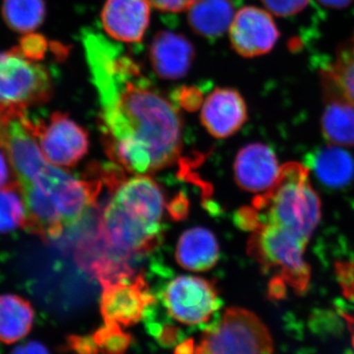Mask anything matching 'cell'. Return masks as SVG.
I'll use <instances>...</instances> for the list:
<instances>
[{"mask_svg": "<svg viewBox=\"0 0 354 354\" xmlns=\"http://www.w3.org/2000/svg\"><path fill=\"white\" fill-rule=\"evenodd\" d=\"M81 39L109 157L137 176L174 165L183 151V120L176 106L120 44L90 29Z\"/></svg>", "mask_w": 354, "mask_h": 354, "instance_id": "6da1fadb", "label": "cell"}, {"mask_svg": "<svg viewBox=\"0 0 354 354\" xmlns=\"http://www.w3.org/2000/svg\"><path fill=\"white\" fill-rule=\"evenodd\" d=\"M104 207L95 234L113 252L133 261L151 252L162 239L165 201L148 176L123 179Z\"/></svg>", "mask_w": 354, "mask_h": 354, "instance_id": "7a4b0ae2", "label": "cell"}, {"mask_svg": "<svg viewBox=\"0 0 354 354\" xmlns=\"http://www.w3.org/2000/svg\"><path fill=\"white\" fill-rule=\"evenodd\" d=\"M320 220L321 202L310 183L309 169L298 162L283 165L272 188L235 218L239 227L250 232L265 223L291 230L308 241Z\"/></svg>", "mask_w": 354, "mask_h": 354, "instance_id": "3957f363", "label": "cell"}, {"mask_svg": "<svg viewBox=\"0 0 354 354\" xmlns=\"http://www.w3.org/2000/svg\"><path fill=\"white\" fill-rule=\"evenodd\" d=\"M247 252L265 272H276L274 290L286 285L304 292L311 270L304 259L308 241L286 228L272 225H257L251 230Z\"/></svg>", "mask_w": 354, "mask_h": 354, "instance_id": "277c9868", "label": "cell"}, {"mask_svg": "<svg viewBox=\"0 0 354 354\" xmlns=\"http://www.w3.org/2000/svg\"><path fill=\"white\" fill-rule=\"evenodd\" d=\"M53 91L48 70L26 57L19 46L0 51V102L28 109L50 101Z\"/></svg>", "mask_w": 354, "mask_h": 354, "instance_id": "5b68a950", "label": "cell"}, {"mask_svg": "<svg viewBox=\"0 0 354 354\" xmlns=\"http://www.w3.org/2000/svg\"><path fill=\"white\" fill-rule=\"evenodd\" d=\"M162 300L167 314L187 326L211 322L223 304L213 281L193 276L172 279L162 291Z\"/></svg>", "mask_w": 354, "mask_h": 354, "instance_id": "8992f818", "label": "cell"}, {"mask_svg": "<svg viewBox=\"0 0 354 354\" xmlns=\"http://www.w3.org/2000/svg\"><path fill=\"white\" fill-rule=\"evenodd\" d=\"M34 131L44 157L57 167H75L88 153L87 131L67 114L55 113L48 122L34 123Z\"/></svg>", "mask_w": 354, "mask_h": 354, "instance_id": "52a82bcc", "label": "cell"}, {"mask_svg": "<svg viewBox=\"0 0 354 354\" xmlns=\"http://www.w3.org/2000/svg\"><path fill=\"white\" fill-rule=\"evenodd\" d=\"M155 304L145 276L139 272L131 279L102 286L100 308L104 323L127 328L139 323Z\"/></svg>", "mask_w": 354, "mask_h": 354, "instance_id": "ba28073f", "label": "cell"}, {"mask_svg": "<svg viewBox=\"0 0 354 354\" xmlns=\"http://www.w3.org/2000/svg\"><path fill=\"white\" fill-rule=\"evenodd\" d=\"M234 50L244 57H256L270 53L279 38L271 14L263 9L247 6L237 12L230 28Z\"/></svg>", "mask_w": 354, "mask_h": 354, "instance_id": "9c48e42d", "label": "cell"}, {"mask_svg": "<svg viewBox=\"0 0 354 354\" xmlns=\"http://www.w3.org/2000/svg\"><path fill=\"white\" fill-rule=\"evenodd\" d=\"M247 118L246 102L235 88H216L203 104L202 124L218 139L234 135L243 127Z\"/></svg>", "mask_w": 354, "mask_h": 354, "instance_id": "30bf717a", "label": "cell"}, {"mask_svg": "<svg viewBox=\"0 0 354 354\" xmlns=\"http://www.w3.org/2000/svg\"><path fill=\"white\" fill-rule=\"evenodd\" d=\"M281 169L278 158L269 146L249 144L235 158V181L241 189L264 193L278 180Z\"/></svg>", "mask_w": 354, "mask_h": 354, "instance_id": "8fae6325", "label": "cell"}, {"mask_svg": "<svg viewBox=\"0 0 354 354\" xmlns=\"http://www.w3.org/2000/svg\"><path fill=\"white\" fill-rule=\"evenodd\" d=\"M195 354H272L264 339L243 324L223 321L207 329Z\"/></svg>", "mask_w": 354, "mask_h": 354, "instance_id": "7c38bea8", "label": "cell"}, {"mask_svg": "<svg viewBox=\"0 0 354 354\" xmlns=\"http://www.w3.org/2000/svg\"><path fill=\"white\" fill-rule=\"evenodd\" d=\"M104 31L124 43H139L150 22L148 0H106L102 12Z\"/></svg>", "mask_w": 354, "mask_h": 354, "instance_id": "4fadbf2b", "label": "cell"}, {"mask_svg": "<svg viewBox=\"0 0 354 354\" xmlns=\"http://www.w3.org/2000/svg\"><path fill=\"white\" fill-rule=\"evenodd\" d=\"M194 48L183 35L169 31L158 32L150 48V60L153 69L160 78L177 80L187 74L193 58Z\"/></svg>", "mask_w": 354, "mask_h": 354, "instance_id": "5bb4252c", "label": "cell"}, {"mask_svg": "<svg viewBox=\"0 0 354 354\" xmlns=\"http://www.w3.org/2000/svg\"><path fill=\"white\" fill-rule=\"evenodd\" d=\"M220 258V246L211 230L192 227L179 237L176 259L179 266L193 272L209 271Z\"/></svg>", "mask_w": 354, "mask_h": 354, "instance_id": "9a60e30c", "label": "cell"}, {"mask_svg": "<svg viewBox=\"0 0 354 354\" xmlns=\"http://www.w3.org/2000/svg\"><path fill=\"white\" fill-rule=\"evenodd\" d=\"M324 79L326 108L322 118L324 137L339 146H354V104Z\"/></svg>", "mask_w": 354, "mask_h": 354, "instance_id": "2e32d148", "label": "cell"}, {"mask_svg": "<svg viewBox=\"0 0 354 354\" xmlns=\"http://www.w3.org/2000/svg\"><path fill=\"white\" fill-rule=\"evenodd\" d=\"M230 0H198L190 7L188 22L193 31L208 39H216L230 29L234 19Z\"/></svg>", "mask_w": 354, "mask_h": 354, "instance_id": "e0dca14e", "label": "cell"}, {"mask_svg": "<svg viewBox=\"0 0 354 354\" xmlns=\"http://www.w3.org/2000/svg\"><path fill=\"white\" fill-rule=\"evenodd\" d=\"M35 311L31 304L15 295L0 297V342L11 344L31 332Z\"/></svg>", "mask_w": 354, "mask_h": 354, "instance_id": "ac0fdd59", "label": "cell"}, {"mask_svg": "<svg viewBox=\"0 0 354 354\" xmlns=\"http://www.w3.org/2000/svg\"><path fill=\"white\" fill-rule=\"evenodd\" d=\"M311 165L319 180L330 188H341L354 177V160L339 147L319 150L311 158Z\"/></svg>", "mask_w": 354, "mask_h": 354, "instance_id": "d6986e66", "label": "cell"}, {"mask_svg": "<svg viewBox=\"0 0 354 354\" xmlns=\"http://www.w3.org/2000/svg\"><path fill=\"white\" fill-rule=\"evenodd\" d=\"M1 13L12 31L27 34L43 24L46 4L44 0H3Z\"/></svg>", "mask_w": 354, "mask_h": 354, "instance_id": "ffe728a7", "label": "cell"}, {"mask_svg": "<svg viewBox=\"0 0 354 354\" xmlns=\"http://www.w3.org/2000/svg\"><path fill=\"white\" fill-rule=\"evenodd\" d=\"M26 205L17 180L0 189V234L24 227Z\"/></svg>", "mask_w": 354, "mask_h": 354, "instance_id": "44dd1931", "label": "cell"}, {"mask_svg": "<svg viewBox=\"0 0 354 354\" xmlns=\"http://www.w3.org/2000/svg\"><path fill=\"white\" fill-rule=\"evenodd\" d=\"M323 78L329 80L337 90L354 104V51L342 50L329 68L323 71Z\"/></svg>", "mask_w": 354, "mask_h": 354, "instance_id": "7402d4cb", "label": "cell"}, {"mask_svg": "<svg viewBox=\"0 0 354 354\" xmlns=\"http://www.w3.org/2000/svg\"><path fill=\"white\" fill-rule=\"evenodd\" d=\"M92 335L102 354H125L132 342L131 335L113 323H104Z\"/></svg>", "mask_w": 354, "mask_h": 354, "instance_id": "603a6c76", "label": "cell"}, {"mask_svg": "<svg viewBox=\"0 0 354 354\" xmlns=\"http://www.w3.org/2000/svg\"><path fill=\"white\" fill-rule=\"evenodd\" d=\"M19 48L26 57L32 62H38L46 55L48 50V41L41 35H26L21 39Z\"/></svg>", "mask_w": 354, "mask_h": 354, "instance_id": "cb8c5ba5", "label": "cell"}, {"mask_svg": "<svg viewBox=\"0 0 354 354\" xmlns=\"http://www.w3.org/2000/svg\"><path fill=\"white\" fill-rule=\"evenodd\" d=\"M270 12L279 17H288L304 10L309 0H262Z\"/></svg>", "mask_w": 354, "mask_h": 354, "instance_id": "d4e9b609", "label": "cell"}, {"mask_svg": "<svg viewBox=\"0 0 354 354\" xmlns=\"http://www.w3.org/2000/svg\"><path fill=\"white\" fill-rule=\"evenodd\" d=\"M335 270L342 293L354 304V262H337Z\"/></svg>", "mask_w": 354, "mask_h": 354, "instance_id": "484cf974", "label": "cell"}, {"mask_svg": "<svg viewBox=\"0 0 354 354\" xmlns=\"http://www.w3.org/2000/svg\"><path fill=\"white\" fill-rule=\"evenodd\" d=\"M67 346L74 354H102L93 335H71Z\"/></svg>", "mask_w": 354, "mask_h": 354, "instance_id": "4316f807", "label": "cell"}, {"mask_svg": "<svg viewBox=\"0 0 354 354\" xmlns=\"http://www.w3.org/2000/svg\"><path fill=\"white\" fill-rule=\"evenodd\" d=\"M176 101L181 104L183 108L187 111H194L199 108L202 102V93L196 88H183L176 91Z\"/></svg>", "mask_w": 354, "mask_h": 354, "instance_id": "83f0119b", "label": "cell"}, {"mask_svg": "<svg viewBox=\"0 0 354 354\" xmlns=\"http://www.w3.org/2000/svg\"><path fill=\"white\" fill-rule=\"evenodd\" d=\"M156 8L165 12H180L194 6L198 0H148Z\"/></svg>", "mask_w": 354, "mask_h": 354, "instance_id": "f1b7e54d", "label": "cell"}, {"mask_svg": "<svg viewBox=\"0 0 354 354\" xmlns=\"http://www.w3.org/2000/svg\"><path fill=\"white\" fill-rule=\"evenodd\" d=\"M6 152L0 148V189L17 180ZM15 176V174H14Z\"/></svg>", "mask_w": 354, "mask_h": 354, "instance_id": "f546056e", "label": "cell"}, {"mask_svg": "<svg viewBox=\"0 0 354 354\" xmlns=\"http://www.w3.org/2000/svg\"><path fill=\"white\" fill-rule=\"evenodd\" d=\"M26 111H27V109L20 108L17 106H10V104L0 102V129Z\"/></svg>", "mask_w": 354, "mask_h": 354, "instance_id": "4dcf8cb0", "label": "cell"}, {"mask_svg": "<svg viewBox=\"0 0 354 354\" xmlns=\"http://www.w3.org/2000/svg\"><path fill=\"white\" fill-rule=\"evenodd\" d=\"M10 354H50V351L41 342L32 341L17 346Z\"/></svg>", "mask_w": 354, "mask_h": 354, "instance_id": "1f68e13d", "label": "cell"}, {"mask_svg": "<svg viewBox=\"0 0 354 354\" xmlns=\"http://www.w3.org/2000/svg\"><path fill=\"white\" fill-rule=\"evenodd\" d=\"M171 215L176 218H183L187 215L188 201L185 197L178 196L167 206Z\"/></svg>", "mask_w": 354, "mask_h": 354, "instance_id": "d6a6232c", "label": "cell"}, {"mask_svg": "<svg viewBox=\"0 0 354 354\" xmlns=\"http://www.w3.org/2000/svg\"><path fill=\"white\" fill-rule=\"evenodd\" d=\"M196 346L192 339H186L176 346L174 354H195Z\"/></svg>", "mask_w": 354, "mask_h": 354, "instance_id": "836d02e7", "label": "cell"}, {"mask_svg": "<svg viewBox=\"0 0 354 354\" xmlns=\"http://www.w3.org/2000/svg\"><path fill=\"white\" fill-rule=\"evenodd\" d=\"M322 6L333 9H342L348 7L353 0H318Z\"/></svg>", "mask_w": 354, "mask_h": 354, "instance_id": "e575fe53", "label": "cell"}, {"mask_svg": "<svg viewBox=\"0 0 354 354\" xmlns=\"http://www.w3.org/2000/svg\"><path fill=\"white\" fill-rule=\"evenodd\" d=\"M351 50H353L354 51V37H353V46H351Z\"/></svg>", "mask_w": 354, "mask_h": 354, "instance_id": "d590c367", "label": "cell"}]
</instances>
